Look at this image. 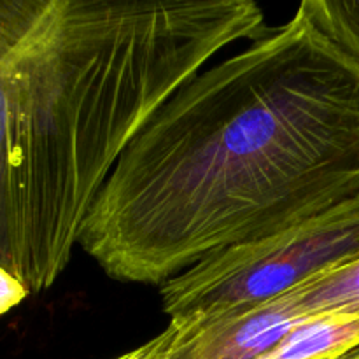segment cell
Segmentation results:
<instances>
[{
    "instance_id": "cell-1",
    "label": "cell",
    "mask_w": 359,
    "mask_h": 359,
    "mask_svg": "<svg viewBox=\"0 0 359 359\" xmlns=\"http://www.w3.org/2000/svg\"><path fill=\"white\" fill-rule=\"evenodd\" d=\"M359 195V62L298 7L175 91L83 224L109 277L161 284Z\"/></svg>"
},
{
    "instance_id": "cell-2",
    "label": "cell",
    "mask_w": 359,
    "mask_h": 359,
    "mask_svg": "<svg viewBox=\"0 0 359 359\" xmlns=\"http://www.w3.org/2000/svg\"><path fill=\"white\" fill-rule=\"evenodd\" d=\"M269 30L251 0H0V266L49 290L146 123Z\"/></svg>"
},
{
    "instance_id": "cell-3",
    "label": "cell",
    "mask_w": 359,
    "mask_h": 359,
    "mask_svg": "<svg viewBox=\"0 0 359 359\" xmlns=\"http://www.w3.org/2000/svg\"><path fill=\"white\" fill-rule=\"evenodd\" d=\"M358 258L359 195L202 259L161 284V305L170 319L251 307Z\"/></svg>"
},
{
    "instance_id": "cell-4",
    "label": "cell",
    "mask_w": 359,
    "mask_h": 359,
    "mask_svg": "<svg viewBox=\"0 0 359 359\" xmlns=\"http://www.w3.org/2000/svg\"><path fill=\"white\" fill-rule=\"evenodd\" d=\"M305 319L279 294L251 307L170 319L140 347L144 359H258Z\"/></svg>"
},
{
    "instance_id": "cell-5",
    "label": "cell",
    "mask_w": 359,
    "mask_h": 359,
    "mask_svg": "<svg viewBox=\"0 0 359 359\" xmlns=\"http://www.w3.org/2000/svg\"><path fill=\"white\" fill-rule=\"evenodd\" d=\"M359 349V316H316L287 332L258 359H340Z\"/></svg>"
},
{
    "instance_id": "cell-6",
    "label": "cell",
    "mask_w": 359,
    "mask_h": 359,
    "mask_svg": "<svg viewBox=\"0 0 359 359\" xmlns=\"http://www.w3.org/2000/svg\"><path fill=\"white\" fill-rule=\"evenodd\" d=\"M283 294L304 318L359 316V258L319 273Z\"/></svg>"
},
{
    "instance_id": "cell-7",
    "label": "cell",
    "mask_w": 359,
    "mask_h": 359,
    "mask_svg": "<svg viewBox=\"0 0 359 359\" xmlns=\"http://www.w3.org/2000/svg\"><path fill=\"white\" fill-rule=\"evenodd\" d=\"M298 7L359 62V0H304Z\"/></svg>"
},
{
    "instance_id": "cell-8",
    "label": "cell",
    "mask_w": 359,
    "mask_h": 359,
    "mask_svg": "<svg viewBox=\"0 0 359 359\" xmlns=\"http://www.w3.org/2000/svg\"><path fill=\"white\" fill-rule=\"evenodd\" d=\"M28 287L9 270L0 266V316L7 314L30 297Z\"/></svg>"
},
{
    "instance_id": "cell-9",
    "label": "cell",
    "mask_w": 359,
    "mask_h": 359,
    "mask_svg": "<svg viewBox=\"0 0 359 359\" xmlns=\"http://www.w3.org/2000/svg\"><path fill=\"white\" fill-rule=\"evenodd\" d=\"M114 359H144L142 347H137V349L128 351V353L121 354V356H118V358H114Z\"/></svg>"
},
{
    "instance_id": "cell-10",
    "label": "cell",
    "mask_w": 359,
    "mask_h": 359,
    "mask_svg": "<svg viewBox=\"0 0 359 359\" xmlns=\"http://www.w3.org/2000/svg\"><path fill=\"white\" fill-rule=\"evenodd\" d=\"M340 359H356L353 356V354H347V356H344V358H340Z\"/></svg>"
}]
</instances>
